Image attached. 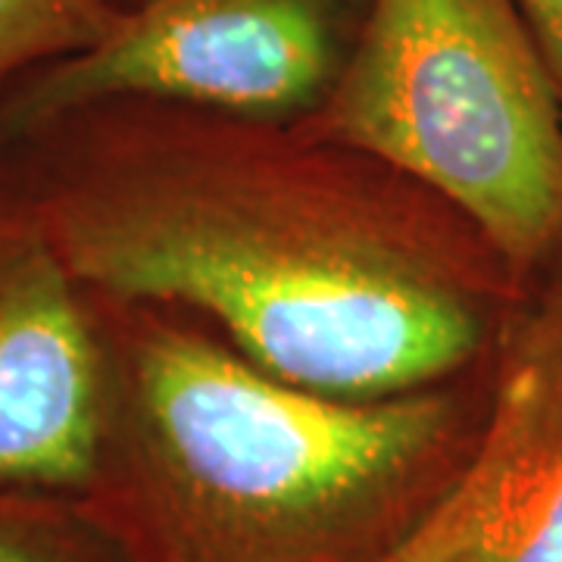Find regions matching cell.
<instances>
[{"mask_svg": "<svg viewBox=\"0 0 562 562\" xmlns=\"http://www.w3.org/2000/svg\"><path fill=\"white\" fill-rule=\"evenodd\" d=\"M562 91V0H516Z\"/></svg>", "mask_w": 562, "mask_h": 562, "instance_id": "9c48e42d", "label": "cell"}, {"mask_svg": "<svg viewBox=\"0 0 562 562\" xmlns=\"http://www.w3.org/2000/svg\"><path fill=\"white\" fill-rule=\"evenodd\" d=\"M0 562H140L94 501L0 487Z\"/></svg>", "mask_w": 562, "mask_h": 562, "instance_id": "52a82bcc", "label": "cell"}, {"mask_svg": "<svg viewBox=\"0 0 562 562\" xmlns=\"http://www.w3.org/2000/svg\"><path fill=\"white\" fill-rule=\"evenodd\" d=\"M506 331L469 453L387 562H562V254Z\"/></svg>", "mask_w": 562, "mask_h": 562, "instance_id": "8992f818", "label": "cell"}, {"mask_svg": "<svg viewBox=\"0 0 562 562\" xmlns=\"http://www.w3.org/2000/svg\"><path fill=\"white\" fill-rule=\"evenodd\" d=\"M110 425L94 301L0 154V487L94 501Z\"/></svg>", "mask_w": 562, "mask_h": 562, "instance_id": "5b68a950", "label": "cell"}, {"mask_svg": "<svg viewBox=\"0 0 562 562\" xmlns=\"http://www.w3.org/2000/svg\"><path fill=\"white\" fill-rule=\"evenodd\" d=\"M306 140L106 101L0 154L103 301L188 306L247 360L338 397L457 375L487 341L497 260L419 184Z\"/></svg>", "mask_w": 562, "mask_h": 562, "instance_id": "6da1fadb", "label": "cell"}, {"mask_svg": "<svg viewBox=\"0 0 562 562\" xmlns=\"http://www.w3.org/2000/svg\"><path fill=\"white\" fill-rule=\"evenodd\" d=\"M91 301L113 382L94 503L140 562H387L475 438L438 384L338 397Z\"/></svg>", "mask_w": 562, "mask_h": 562, "instance_id": "7a4b0ae2", "label": "cell"}, {"mask_svg": "<svg viewBox=\"0 0 562 562\" xmlns=\"http://www.w3.org/2000/svg\"><path fill=\"white\" fill-rule=\"evenodd\" d=\"M313 138L457 213L513 276L562 254V91L516 0H369Z\"/></svg>", "mask_w": 562, "mask_h": 562, "instance_id": "3957f363", "label": "cell"}, {"mask_svg": "<svg viewBox=\"0 0 562 562\" xmlns=\"http://www.w3.org/2000/svg\"><path fill=\"white\" fill-rule=\"evenodd\" d=\"M116 3H128V0H116Z\"/></svg>", "mask_w": 562, "mask_h": 562, "instance_id": "30bf717a", "label": "cell"}, {"mask_svg": "<svg viewBox=\"0 0 562 562\" xmlns=\"http://www.w3.org/2000/svg\"><path fill=\"white\" fill-rule=\"evenodd\" d=\"M116 7V0H0V91L91 44Z\"/></svg>", "mask_w": 562, "mask_h": 562, "instance_id": "ba28073f", "label": "cell"}, {"mask_svg": "<svg viewBox=\"0 0 562 562\" xmlns=\"http://www.w3.org/2000/svg\"><path fill=\"white\" fill-rule=\"evenodd\" d=\"M338 54V0H128L91 44L0 91V147L106 101L279 116L325 98Z\"/></svg>", "mask_w": 562, "mask_h": 562, "instance_id": "277c9868", "label": "cell"}]
</instances>
